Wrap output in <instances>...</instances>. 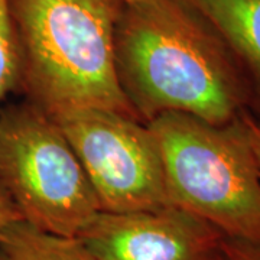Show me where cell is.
Masks as SVG:
<instances>
[{
    "mask_svg": "<svg viewBox=\"0 0 260 260\" xmlns=\"http://www.w3.org/2000/svg\"><path fill=\"white\" fill-rule=\"evenodd\" d=\"M124 3H140V2H146V0H123Z\"/></svg>",
    "mask_w": 260,
    "mask_h": 260,
    "instance_id": "cell-13",
    "label": "cell"
},
{
    "mask_svg": "<svg viewBox=\"0 0 260 260\" xmlns=\"http://www.w3.org/2000/svg\"><path fill=\"white\" fill-rule=\"evenodd\" d=\"M116 73L138 119L185 113L223 126L249 106V87L210 23L178 0L124 3L116 25Z\"/></svg>",
    "mask_w": 260,
    "mask_h": 260,
    "instance_id": "cell-1",
    "label": "cell"
},
{
    "mask_svg": "<svg viewBox=\"0 0 260 260\" xmlns=\"http://www.w3.org/2000/svg\"><path fill=\"white\" fill-rule=\"evenodd\" d=\"M78 239L99 260H225L223 234L174 205L100 211Z\"/></svg>",
    "mask_w": 260,
    "mask_h": 260,
    "instance_id": "cell-6",
    "label": "cell"
},
{
    "mask_svg": "<svg viewBox=\"0 0 260 260\" xmlns=\"http://www.w3.org/2000/svg\"><path fill=\"white\" fill-rule=\"evenodd\" d=\"M19 84V49L9 0H0V110L6 95Z\"/></svg>",
    "mask_w": 260,
    "mask_h": 260,
    "instance_id": "cell-9",
    "label": "cell"
},
{
    "mask_svg": "<svg viewBox=\"0 0 260 260\" xmlns=\"http://www.w3.org/2000/svg\"><path fill=\"white\" fill-rule=\"evenodd\" d=\"M0 260H6V257H5V254H3V251L0 250Z\"/></svg>",
    "mask_w": 260,
    "mask_h": 260,
    "instance_id": "cell-14",
    "label": "cell"
},
{
    "mask_svg": "<svg viewBox=\"0 0 260 260\" xmlns=\"http://www.w3.org/2000/svg\"><path fill=\"white\" fill-rule=\"evenodd\" d=\"M0 250L6 260H99L78 237L44 232L23 220L2 230Z\"/></svg>",
    "mask_w": 260,
    "mask_h": 260,
    "instance_id": "cell-8",
    "label": "cell"
},
{
    "mask_svg": "<svg viewBox=\"0 0 260 260\" xmlns=\"http://www.w3.org/2000/svg\"><path fill=\"white\" fill-rule=\"evenodd\" d=\"M223 251L225 260H260V244L244 240L224 237Z\"/></svg>",
    "mask_w": 260,
    "mask_h": 260,
    "instance_id": "cell-10",
    "label": "cell"
},
{
    "mask_svg": "<svg viewBox=\"0 0 260 260\" xmlns=\"http://www.w3.org/2000/svg\"><path fill=\"white\" fill-rule=\"evenodd\" d=\"M223 39L249 87L247 112L260 123V0H178Z\"/></svg>",
    "mask_w": 260,
    "mask_h": 260,
    "instance_id": "cell-7",
    "label": "cell"
},
{
    "mask_svg": "<svg viewBox=\"0 0 260 260\" xmlns=\"http://www.w3.org/2000/svg\"><path fill=\"white\" fill-rule=\"evenodd\" d=\"M49 116L80 159L102 211L130 213L171 205L160 150L148 123L102 109Z\"/></svg>",
    "mask_w": 260,
    "mask_h": 260,
    "instance_id": "cell-5",
    "label": "cell"
},
{
    "mask_svg": "<svg viewBox=\"0 0 260 260\" xmlns=\"http://www.w3.org/2000/svg\"><path fill=\"white\" fill-rule=\"evenodd\" d=\"M148 126L160 150L169 204L227 239L260 244V169L242 113L223 126L165 113Z\"/></svg>",
    "mask_w": 260,
    "mask_h": 260,
    "instance_id": "cell-3",
    "label": "cell"
},
{
    "mask_svg": "<svg viewBox=\"0 0 260 260\" xmlns=\"http://www.w3.org/2000/svg\"><path fill=\"white\" fill-rule=\"evenodd\" d=\"M242 119L244 126H246V132H247V136L250 140L254 158H256V162H257L260 169V123L247 110L242 112Z\"/></svg>",
    "mask_w": 260,
    "mask_h": 260,
    "instance_id": "cell-11",
    "label": "cell"
},
{
    "mask_svg": "<svg viewBox=\"0 0 260 260\" xmlns=\"http://www.w3.org/2000/svg\"><path fill=\"white\" fill-rule=\"evenodd\" d=\"M0 185L23 221L58 236L78 237L102 211L62 130L30 102L0 110Z\"/></svg>",
    "mask_w": 260,
    "mask_h": 260,
    "instance_id": "cell-4",
    "label": "cell"
},
{
    "mask_svg": "<svg viewBox=\"0 0 260 260\" xmlns=\"http://www.w3.org/2000/svg\"><path fill=\"white\" fill-rule=\"evenodd\" d=\"M16 220H22V217L18 208L12 203L9 195L6 194V191L0 185V233L6 225H9Z\"/></svg>",
    "mask_w": 260,
    "mask_h": 260,
    "instance_id": "cell-12",
    "label": "cell"
},
{
    "mask_svg": "<svg viewBox=\"0 0 260 260\" xmlns=\"http://www.w3.org/2000/svg\"><path fill=\"white\" fill-rule=\"evenodd\" d=\"M123 0H9L19 84L48 114L102 109L135 114L121 91L114 39ZM139 120V119H138Z\"/></svg>",
    "mask_w": 260,
    "mask_h": 260,
    "instance_id": "cell-2",
    "label": "cell"
}]
</instances>
